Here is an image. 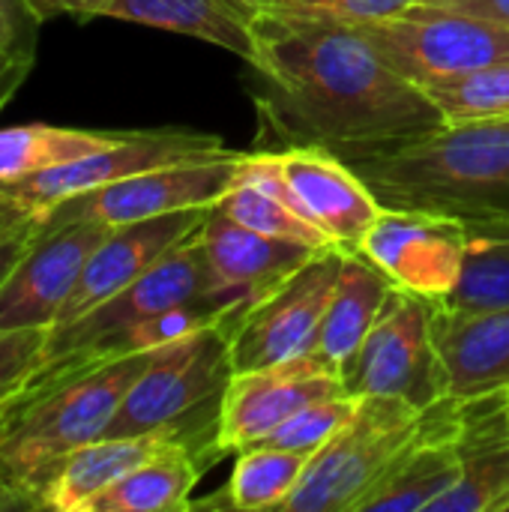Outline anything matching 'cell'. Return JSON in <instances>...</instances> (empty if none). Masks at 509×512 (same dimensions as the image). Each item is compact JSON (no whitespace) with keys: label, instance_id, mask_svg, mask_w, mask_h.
<instances>
[{"label":"cell","instance_id":"obj_1","mask_svg":"<svg viewBox=\"0 0 509 512\" xmlns=\"http://www.w3.org/2000/svg\"><path fill=\"white\" fill-rule=\"evenodd\" d=\"M252 36L258 114L285 147H321L348 162L447 126L423 87L390 69L360 27L264 9Z\"/></svg>","mask_w":509,"mask_h":512},{"label":"cell","instance_id":"obj_2","mask_svg":"<svg viewBox=\"0 0 509 512\" xmlns=\"http://www.w3.org/2000/svg\"><path fill=\"white\" fill-rule=\"evenodd\" d=\"M348 165L381 207L450 216L471 237L509 225V117L447 123Z\"/></svg>","mask_w":509,"mask_h":512},{"label":"cell","instance_id":"obj_3","mask_svg":"<svg viewBox=\"0 0 509 512\" xmlns=\"http://www.w3.org/2000/svg\"><path fill=\"white\" fill-rule=\"evenodd\" d=\"M153 351L108 363H39L9 396L0 429V486L18 510H39L54 468L99 441Z\"/></svg>","mask_w":509,"mask_h":512},{"label":"cell","instance_id":"obj_4","mask_svg":"<svg viewBox=\"0 0 509 512\" xmlns=\"http://www.w3.org/2000/svg\"><path fill=\"white\" fill-rule=\"evenodd\" d=\"M234 321L228 318L156 348L102 438L168 432L204 471L219 462V411L234 375Z\"/></svg>","mask_w":509,"mask_h":512},{"label":"cell","instance_id":"obj_5","mask_svg":"<svg viewBox=\"0 0 509 512\" xmlns=\"http://www.w3.org/2000/svg\"><path fill=\"white\" fill-rule=\"evenodd\" d=\"M429 408L396 396L357 399L351 420L309 459L279 512H357L423 432Z\"/></svg>","mask_w":509,"mask_h":512},{"label":"cell","instance_id":"obj_6","mask_svg":"<svg viewBox=\"0 0 509 512\" xmlns=\"http://www.w3.org/2000/svg\"><path fill=\"white\" fill-rule=\"evenodd\" d=\"M438 303L396 291L360 348L342 363V390L351 399L396 396L414 408H432L450 396L447 369L435 342Z\"/></svg>","mask_w":509,"mask_h":512},{"label":"cell","instance_id":"obj_7","mask_svg":"<svg viewBox=\"0 0 509 512\" xmlns=\"http://www.w3.org/2000/svg\"><path fill=\"white\" fill-rule=\"evenodd\" d=\"M381 60L411 84L509 60V27L432 3H414L390 18L360 24Z\"/></svg>","mask_w":509,"mask_h":512},{"label":"cell","instance_id":"obj_8","mask_svg":"<svg viewBox=\"0 0 509 512\" xmlns=\"http://www.w3.org/2000/svg\"><path fill=\"white\" fill-rule=\"evenodd\" d=\"M243 156L246 153L240 150H225L210 159L150 168L66 198L54 204L48 213H42V222L45 225L102 222L117 228L177 210L213 207L234 186Z\"/></svg>","mask_w":509,"mask_h":512},{"label":"cell","instance_id":"obj_9","mask_svg":"<svg viewBox=\"0 0 509 512\" xmlns=\"http://www.w3.org/2000/svg\"><path fill=\"white\" fill-rule=\"evenodd\" d=\"M345 249L330 246L315 252L285 282L258 297L231 333L234 372L267 369L315 348L327 303L339 282Z\"/></svg>","mask_w":509,"mask_h":512},{"label":"cell","instance_id":"obj_10","mask_svg":"<svg viewBox=\"0 0 509 512\" xmlns=\"http://www.w3.org/2000/svg\"><path fill=\"white\" fill-rule=\"evenodd\" d=\"M216 288L222 285L210 267V258L201 243V231H198L189 240H183L177 249H171L162 261H156L144 276H138L132 285H126L123 291L99 303L78 321L48 330L39 363H51L75 351H84L174 303H183L189 297H198Z\"/></svg>","mask_w":509,"mask_h":512},{"label":"cell","instance_id":"obj_11","mask_svg":"<svg viewBox=\"0 0 509 512\" xmlns=\"http://www.w3.org/2000/svg\"><path fill=\"white\" fill-rule=\"evenodd\" d=\"M330 396H345L339 366L318 351L267 369L234 372L219 411V453L258 447L291 414Z\"/></svg>","mask_w":509,"mask_h":512},{"label":"cell","instance_id":"obj_12","mask_svg":"<svg viewBox=\"0 0 509 512\" xmlns=\"http://www.w3.org/2000/svg\"><path fill=\"white\" fill-rule=\"evenodd\" d=\"M471 234L462 222L426 210L381 207L360 252L402 291L444 300L465 267Z\"/></svg>","mask_w":509,"mask_h":512},{"label":"cell","instance_id":"obj_13","mask_svg":"<svg viewBox=\"0 0 509 512\" xmlns=\"http://www.w3.org/2000/svg\"><path fill=\"white\" fill-rule=\"evenodd\" d=\"M225 150L228 147L216 135H195V132H174V129L126 132V138L117 141L114 147L96 150L90 156L39 171L24 180L0 183V189L15 195L36 213H48L54 204H60L72 195L99 189L105 183H114V180H123V177L150 171V168L174 165V162L210 159Z\"/></svg>","mask_w":509,"mask_h":512},{"label":"cell","instance_id":"obj_14","mask_svg":"<svg viewBox=\"0 0 509 512\" xmlns=\"http://www.w3.org/2000/svg\"><path fill=\"white\" fill-rule=\"evenodd\" d=\"M114 225H45L30 252L0 288V330H51L87 258Z\"/></svg>","mask_w":509,"mask_h":512},{"label":"cell","instance_id":"obj_15","mask_svg":"<svg viewBox=\"0 0 509 512\" xmlns=\"http://www.w3.org/2000/svg\"><path fill=\"white\" fill-rule=\"evenodd\" d=\"M207 213L210 207H195V210H177V213L111 228V234L87 258L54 327L78 321L81 315H87L90 309H96L99 303H105L108 297L132 285L171 249H177L183 240L198 234Z\"/></svg>","mask_w":509,"mask_h":512},{"label":"cell","instance_id":"obj_16","mask_svg":"<svg viewBox=\"0 0 509 512\" xmlns=\"http://www.w3.org/2000/svg\"><path fill=\"white\" fill-rule=\"evenodd\" d=\"M279 162L306 219L315 222L333 246L345 252L360 249L366 231L381 213V201L360 174L321 147H285L279 150Z\"/></svg>","mask_w":509,"mask_h":512},{"label":"cell","instance_id":"obj_17","mask_svg":"<svg viewBox=\"0 0 509 512\" xmlns=\"http://www.w3.org/2000/svg\"><path fill=\"white\" fill-rule=\"evenodd\" d=\"M456 402L462 477L429 512H495L509 495V390Z\"/></svg>","mask_w":509,"mask_h":512},{"label":"cell","instance_id":"obj_18","mask_svg":"<svg viewBox=\"0 0 509 512\" xmlns=\"http://www.w3.org/2000/svg\"><path fill=\"white\" fill-rule=\"evenodd\" d=\"M456 399L447 396L429 408L423 432L363 498L357 512H429L462 477L456 453Z\"/></svg>","mask_w":509,"mask_h":512},{"label":"cell","instance_id":"obj_19","mask_svg":"<svg viewBox=\"0 0 509 512\" xmlns=\"http://www.w3.org/2000/svg\"><path fill=\"white\" fill-rule=\"evenodd\" d=\"M201 243H204V252L210 258V267L219 285L246 291L255 300L264 297L279 282H285L315 252H321L297 240H282V237L252 231L228 219L222 210H216V204L210 207L201 225Z\"/></svg>","mask_w":509,"mask_h":512},{"label":"cell","instance_id":"obj_20","mask_svg":"<svg viewBox=\"0 0 509 512\" xmlns=\"http://www.w3.org/2000/svg\"><path fill=\"white\" fill-rule=\"evenodd\" d=\"M435 342L453 399L509 390V309L456 315L438 306Z\"/></svg>","mask_w":509,"mask_h":512},{"label":"cell","instance_id":"obj_21","mask_svg":"<svg viewBox=\"0 0 509 512\" xmlns=\"http://www.w3.org/2000/svg\"><path fill=\"white\" fill-rule=\"evenodd\" d=\"M261 12L246 0H99L93 18L102 15L195 36L249 63L255 57L252 24Z\"/></svg>","mask_w":509,"mask_h":512},{"label":"cell","instance_id":"obj_22","mask_svg":"<svg viewBox=\"0 0 509 512\" xmlns=\"http://www.w3.org/2000/svg\"><path fill=\"white\" fill-rule=\"evenodd\" d=\"M168 444H174L168 432H147L132 438H99L72 450L54 468L39 498V510L87 512L93 498L108 492Z\"/></svg>","mask_w":509,"mask_h":512},{"label":"cell","instance_id":"obj_23","mask_svg":"<svg viewBox=\"0 0 509 512\" xmlns=\"http://www.w3.org/2000/svg\"><path fill=\"white\" fill-rule=\"evenodd\" d=\"M396 291H399L396 282L360 249L345 252L339 282L327 303L312 351H318L321 357H327L342 369V363L360 348V342L369 336L375 321L384 315Z\"/></svg>","mask_w":509,"mask_h":512},{"label":"cell","instance_id":"obj_24","mask_svg":"<svg viewBox=\"0 0 509 512\" xmlns=\"http://www.w3.org/2000/svg\"><path fill=\"white\" fill-rule=\"evenodd\" d=\"M204 468L195 456L168 444L144 465L129 471L120 483L90 501L87 512H183L192 510V489L201 480Z\"/></svg>","mask_w":509,"mask_h":512},{"label":"cell","instance_id":"obj_25","mask_svg":"<svg viewBox=\"0 0 509 512\" xmlns=\"http://www.w3.org/2000/svg\"><path fill=\"white\" fill-rule=\"evenodd\" d=\"M126 132H90L51 123H24L0 129V183L24 180L39 171L75 162L96 150L114 147Z\"/></svg>","mask_w":509,"mask_h":512},{"label":"cell","instance_id":"obj_26","mask_svg":"<svg viewBox=\"0 0 509 512\" xmlns=\"http://www.w3.org/2000/svg\"><path fill=\"white\" fill-rule=\"evenodd\" d=\"M309 453L294 450H276V447H249L237 453V465L231 471L228 486L222 489V498L195 501V507H228V510H279L288 495L300 486Z\"/></svg>","mask_w":509,"mask_h":512},{"label":"cell","instance_id":"obj_27","mask_svg":"<svg viewBox=\"0 0 509 512\" xmlns=\"http://www.w3.org/2000/svg\"><path fill=\"white\" fill-rule=\"evenodd\" d=\"M423 93L441 111L444 123L509 117V60L429 81Z\"/></svg>","mask_w":509,"mask_h":512},{"label":"cell","instance_id":"obj_28","mask_svg":"<svg viewBox=\"0 0 509 512\" xmlns=\"http://www.w3.org/2000/svg\"><path fill=\"white\" fill-rule=\"evenodd\" d=\"M438 306L456 315L509 309V237H471L462 276Z\"/></svg>","mask_w":509,"mask_h":512},{"label":"cell","instance_id":"obj_29","mask_svg":"<svg viewBox=\"0 0 509 512\" xmlns=\"http://www.w3.org/2000/svg\"><path fill=\"white\" fill-rule=\"evenodd\" d=\"M216 210H222L228 219H234L252 231L270 234V237L297 240V243H306L312 249H330L333 246V240L315 222H309L303 213H297L294 207L282 204L279 198H273L264 189L243 183V180H234V186L216 201Z\"/></svg>","mask_w":509,"mask_h":512},{"label":"cell","instance_id":"obj_30","mask_svg":"<svg viewBox=\"0 0 509 512\" xmlns=\"http://www.w3.org/2000/svg\"><path fill=\"white\" fill-rule=\"evenodd\" d=\"M357 399L351 396H330L321 402H312L291 414L282 426H276L258 447H276V450H294L315 456L354 414Z\"/></svg>","mask_w":509,"mask_h":512},{"label":"cell","instance_id":"obj_31","mask_svg":"<svg viewBox=\"0 0 509 512\" xmlns=\"http://www.w3.org/2000/svg\"><path fill=\"white\" fill-rule=\"evenodd\" d=\"M420 0H273V12L306 18V21H327V24H369L378 18H390Z\"/></svg>","mask_w":509,"mask_h":512},{"label":"cell","instance_id":"obj_32","mask_svg":"<svg viewBox=\"0 0 509 512\" xmlns=\"http://www.w3.org/2000/svg\"><path fill=\"white\" fill-rule=\"evenodd\" d=\"M42 21L45 15L36 6V0H0V45L12 57L33 66Z\"/></svg>","mask_w":509,"mask_h":512},{"label":"cell","instance_id":"obj_33","mask_svg":"<svg viewBox=\"0 0 509 512\" xmlns=\"http://www.w3.org/2000/svg\"><path fill=\"white\" fill-rule=\"evenodd\" d=\"M45 339L48 330H0V396L39 366Z\"/></svg>","mask_w":509,"mask_h":512},{"label":"cell","instance_id":"obj_34","mask_svg":"<svg viewBox=\"0 0 509 512\" xmlns=\"http://www.w3.org/2000/svg\"><path fill=\"white\" fill-rule=\"evenodd\" d=\"M39 234H42V213L27 219V222H21L18 228H12L9 234L0 237V288L6 285L12 270L21 264V258L30 252V246L36 243Z\"/></svg>","mask_w":509,"mask_h":512},{"label":"cell","instance_id":"obj_35","mask_svg":"<svg viewBox=\"0 0 509 512\" xmlns=\"http://www.w3.org/2000/svg\"><path fill=\"white\" fill-rule=\"evenodd\" d=\"M432 6H444L453 12H465L474 18H486V21H498L509 27V0H423Z\"/></svg>","mask_w":509,"mask_h":512},{"label":"cell","instance_id":"obj_36","mask_svg":"<svg viewBox=\"0 0 509 512\" xmlns=\"http://www.w3.org/2000/svg\"><path fill=\"white\" fill-rule=\"evenodd\" d=\"M30 69H33L30 63L12 57V54L0 45V111H3L6 102L18 93V87L24 84V78H27Z\"/></svg>","mask_w":509,"mask_h":512},{"label":"cell","instance_id":"obj_37","mask_svg":"<svg viewBox=\"0 0 509 512\" xmlns=\"http://www.w3.org/2000/svg\"><path fill=\"white\" fill-rule=\"evenodd\" d=\"M39 216L33 207H27L24 201H18L15 195H9L6 189H0V237L9 234L12 228H18L21 222Z\"/></svg>","mask_w":509,"mask_h":512},{"label":"cell","instance_id":"obj_38","mask_svg":"<svg viewBox=\"0 0 509 512\" xmlns=\"http://www.w3.org/2000/svg\"><path fill=\"white\" fill-rule=\"evenodd\" d=\"M99 0H36V6L42 9V15H57V12H69L75 18H93Z\"/></svg>","mask_w":509,"mask_h":512},{"label":"cell","instance_id":"obj_39","mask_svg":"<svg viewBox=\"0 0 509 512\" xmlns=\"http://www.w3.org/2000/svg\"><path fill=\"white\" fill-rule=\"evenodd\" d=\"M12 390H15V387H12ZM12 390L0 396V429H3V420H6V414H9V396H12ZM0 510H18L15 501L9 498V492H6L3 486H0Z\"/></svg>","mask_w":509,"mask_h":512},{"label":"cell","instance_id":"obj_40","mask_svg":"<svg viewBox=\"0 0 509 512\" xmlns=\"http://www.w3.org/2000/svg\"><path fill=\"white\" fill-rule=\"evenodd\" d=\"M249 6H255V9H270L273 6V0H246Z\"/></svg>","mask_w":509,"mask_h":512},{"label":"cell","instance_id":"obj_41","mask_svg":"<svg viewBox=\"0 0 509 512\" xmlns=\"http://www.w3.org/2000/svg\"><path fill=\"white\" fill-rule=\"evenodd\" d=\"M486 237H509V225L507 228H501V231H495V234H486Z\"/></svg>","mask_w":509,"mask_h":512},{"label":"cell","instance_id":"obj_42","mask_svg":"<svg viewBox=\"0 0 509 512\" xmlns=\"http://www.w3.org/2000/svg\"><path fill=\"white\" fill-rule=\"evenodd\" d=\"M495 512H509V495L504 498V501H501V504H498V510Z\"/></svg>","mask_w":509,"mask_h":512}]
</instances>
